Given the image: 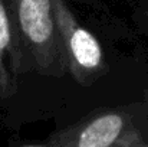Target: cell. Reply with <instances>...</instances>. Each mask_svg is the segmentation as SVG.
Here are the masks:
<instances>
[{
  "label": "cell",
  "instance_id": "6da1fadb",
  "mask_svg": "<svg viewBox=\"0 0 148 147\" xmlns=\"http://www.w3.org/2000/svg\"><path fill=\"white\" fill-rule=\"evenodd\" d=\"M55 22L58 26L62 50L68 71V95L78 90L85 95L105 90L111 78L137 92L144 94L148 82V65L144 55H125L108 48L91 28L76 14L73 0H52Z\"/></svg>",
  "mask_w": 148,
  "mask_h": 147
},
{
  "label": "cell",
  "instance_id": "7a4b0ae2",
  "mask_svg": "<svg viewBox=\"0 0 148 147\" xmlns=\"http://www.w3.org/2000/svg\"><path fill=\"white\" fill-rule=\"evenodd\" d=\"M12 22L19 59L20 99L56 90L59 101L68 90V71L55 22L52 0H3ZM17 102V104H19Z\"/></svg>",
  "mask_w": 148,
  "mask_h": 147
},
{
  "label": "cell",
  "instance_id": "3957f363",
  "mask_svg": "<svg viewBox=\"0 0 148 147\" xmlns=\"http://www.w3.org/2000/svg\"><path fill=\"white\" fill-rule=\"evenodd\" d=\"M40 147H148V123L143 98L95 107L58 126L43 140L22 141Z\"/></svg>",
  "mask_w": 148,
  "mask_h": 147
},
{
  "label": "cell",
  "instance_id": "277c9868",
  "mask_svg": "<svg viewBox=\"0 0 148 147\" xmlns=\"http://www.w3.org/2000/svg\"><path fill=\"white\" fill-rule=\"evenodd\" d=\"M19 59L12 22L3 0H0V108L12 111L20 99Z\"/></svg>",
  "mask_w": 148,
  "mask_h": 147
},
{
  "label": "cell",
  "instance_id": "5b68a950",
  "mask_svg": "<svg viewBox=\"0 0 148 147\" xmlns=\"http://www.w3.org/2000/svg\"><path fill=\"white\" fill-rule=\"evenodd\" d=\"M131 19L137 32L148 38V0H134Z\"/></svg>",
  "mask_w": 148,
  "mask_h": 147
},
{
  "label": "cell",
  "instance_id": "8992f818",
  "mask_svg": "<svg viewBox=\"0 0 148 147\" xmlns=\"http://www.w3.org/2000/svg\"><path fill=\"white\" fill-rule=\"evenodd\" d=\"M143 101H144V108H145V115H147V123H148V82L144 88V94H143Z\"/></svg>",
  "mask_w": 148,
  "mask_h": 147
}]
</instances>
